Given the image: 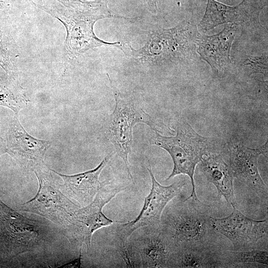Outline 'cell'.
Listing matches in <instances>:
<instances>
[{
    "label": "cell",
    "mask_w": 268,
    "mask_h": 268,
    "mask_svg": "<svg viewBox=\"0 0 268 268\" xmlns=\"http://www.w3.org/2000/svg\"><path fill=\"white\" fill-rule=\"evenodd\" d=\"M29 0L64 25L67 31L65 48L70 57L102 46L115 47L124 51L125 42H106L98 38L94 33V25L99 20L111 17L132 20L113 13L106 2L86 0L75 8H68L54 0Z\"/></svg>",
    "instance_id": "1"
},
{
    "label": "cell",
    "mask_w": 268,
    "mask_h": 268,
    "mask_svg": "<svg viewBox=\"0 0 268 268\" xmlns=\"http://www.w3.org/2000/svg\"><path fill=\"white\" fill-rule=\"evenodd\" d=\"M161 218V226L177 248L213 245L217 233L206 206L188 197L170 205Z\"/></svg>",
    "instance_id": "2"
},
{
    "label": "cell",
    "mask_w": 268,
    "mask_h": 268,
    "mask_svg": "<svg viewBox=\"0 0 268 268\" xmlns=\"http://www.w3.org/2000/svg\"><path fill=\"white\" fill-rule=\"evenodd\" d=\"M108 78L115 100L113 112L106 119L104 132L106 139L114 146L117 155L123 160L130 178L134 181L129 155L132 152L133 131L135 125L143 123L159 133L156 124L142 106V98L137 93L121 92Z\"/></svg>",
    "instance_id": "3"
},
{
    "label": "cell",
    "mask_w": 268,
    "mask_h": 268,
    "mask_svg": "<svg viewBox=\"0 0 268 268\" xmlns=\"http://www.w3.org/2000/svg\"><path fill=\"white\" fill-rule=\"evenodd\" d=\"M176 131V134L173 136L161 135L154 131L149 143L164 149L172 158L173 170L166 180L180 174L188 175L192 185V193L188 197L198 199L195 170L203 157L209 154L210 141L208 138L198 134L185 120L177 123Z\"/></svg>",
    "instance_id": "4"
},
{
    "label": "cell",
    "mask_w": 268,
    "mask_h": 268,
    "mask_svg": "<svg viewBox=\"0 0 268 268\" xmlns=\"http://www.w3.org/2000/svg\"><path fill=\"white\" fill-rule=\"evenodd\" d=\"M33 171L39 180V190L33 199L21 204V210L66 227L77 206L61 191L62 185L56 182L50 172L42 169V167Z\"/></svg>",
    "instance_id": "5"
},
{
    "label": "cell",
    "mask_w": 268,
    "mask_h": 268,
    "mask_svg": "<svg viewBox=\"0 0 268 268\" xmlns=\"http://www.w3.org/2000/svg\"><path fill=\"white\" fill-rule=\"evenodd\" d=\"M124 190L103 185L90 203L74 211L66 226L67 236L72 244L81 246L84 244L87 251H90L93 233L113 223L103 213V208Z\"/></svg>",
    "instance_id": "6"
},
{
    "label": "cell",
    "mask_w": 268,
    "mask_h": 268,
    "mask_svg": "<svg viewBox=\"0 0 268 268\" xmlns=\"http://www.w3.org/2000/svg\"><path fill=\"white\" fill-rule=\"evenodd\" d=\"M147 171L151 179L152 186L145 198L143 206L138 215L133 220L122 224L118 229V236L122 245H126L129 238L137 229L146 226H158L163 212L168 203L177 196L185 185L179 181L168 186H163L156 180L148 160Z\"/></svg>",
    "instance_id": "7"
},
{
    "label": "cell",
    "mask_w": 268,
    "mask_h": 268,
    "mask_svg": "<svg viewBox=\"0 0 268 268\" xmlns=\"http://www.w3.org/2000/svg\"><path fill=\"white\" fill-rule=\"evenodd\" d=\"M215 230L231 242L235 251L258 248L259 242L268 237V220H256L248 217L237 207L232 213L222 218L211 216Z\"/></svg>",
    "instance_id": "8"
},
{
    "label": "cell",
    "mask_w": 268,
    "mask_h": 268,
    "mask_svg": "<svg viewBox=\"0 0 268 268\" xmlns=\"http://www.w3.org/2000/svg\"><path fill=\"white\" fill-rule=\"evenodd\" d=\"M6 137L7 153L20 166L33 171L42 167L51 143L28 134L21 125L18 115H15L9 123Z\"/></svg>",
    "instance_id": "9"
},
{
    "label": "cell",
    "mask_w": 268,
    "mask_h": 268,
    "mask_svg": "<svg viewBox=\"0 0 268 268\" xmlns=\"http://www.w3.org/2000/svg\"><path fill=\"white\" fill-rule=\"evenodd\" d=\"M146 227L133 246L128 244L129 248L138 253L143 268H168L177 249L175 243L161 224Z\"/></svg>",
    "instance_id": "10"
},
{
    "label": "cell",
    "mask_w": 268,
    "mask_h": 268,
    "mask_svg": "<svg viewBox=\"0 0 268 268\" xmlns=\"http://www.w3.org/2000/svg\"><path fill=\"white\" fill-rule=\"evenodd\" d=\"M229 147V166L234 178L245 182L258 194L266 195L268 191L258 170V157L267 156L268 141L259 148H252L236 144Z\"/></svg>",
    "instance_id": "11"
},
{
    "label": "cell",
    "mask_w": 268,
    "mask_h": 268,
    "mask_svg": "<svg viewBox=\"0 0 268 268\" xmlns=\"http://www.w3.org/2000/svg\"><path fill=\"white\" fill-rule=\"evenodd\" d=\"M260 10L253 0H243L235 6L227 5L216 0H207L206 10L199 27L201 31L206 32L228 23L245 24L258 18Z\"/></svg>",
    "instance_id": "12"
},
{
    "label": "cell",
    "mask_w": 268,
    "mask_h": 268,
    "mask_svg": "<svg viewBox=\"0 0 268 268\" xmlns=\"http://www.w3.org/2000/svg\"><path fill=\"white\" fill-rule=\"evenodd\" d=\"M112 156L108 154L95 168L74 175H64L54 170L53 172L60 176L64 181L62 190L67 196L77 201L82 206L90 203L102 188L103 183L99 177Z\"/></svg>",
    "instance_id": "13"
},
{
    "label": "cell",
    "mask_w": 268,
    "mask_h": 268,
    "mask_svg": "<svg viewBox=\"0 0 268 268\" xmlns=\"http://www.w3.org/2000/svg\"><path fill=\"white\" fill-rule=\"evenodd\" d=\"M236 27H226L213 35H201L197 40V52L213 72H222L231 63L230 50L236 33Z\"/></svg>",
    "instance_id": "14"
},
{
    "label": "cell",
    "mask_w": 268,
    "mask_h": 268,
    "mask_svg": "<svg viewBox=\"0 0 268 268\" xmlns=\"http://www.w3.org/2000/svg\"><path fill=\"white\" fill-rule=\"evenodd\" d=\"M223 253V251L213 245L177 248L169 268H225Z\"/></svg>",
    "instance_id": "15"
},
{
    "label": "cell",
    "mask_w": 268,
    "mask_h": 268,
    "mask_svg": "<svg viewBox=\"0 0 268 268\" xmlns=\"http://www.w3.org/2000/svg\"><path fill=\"white\" fill-rule=\"evenodd\" d=\"M201 168L207 181L216 188L218 195L222 196L232 207H237L233 188V176L229 165L220 155L204 156Z\"/></svg>",
    "instance_id": "16"
},
{
    "label": "cell",
    "mask_w": 268,
    "mask_h": 268,
    "mask_svg": "<svg viewBox=\"0 0 268 268\" xmlns=\"http://www.w3.org/2000/svg\"><path fill=\"white\" fill-rule=\"evenodd\" d=\"M29 100L26 95L25 89L17 80L6 76L0 81V106L10 109L15 115L27 106Z\"/></svg>",
    "instance_id": "17"
},
{
    "label": "cell",
    "mask_w": 268,
    "mask_h": 268,
    "mask_svg": "<svg viewBox=\"0 0 268 268\" xmlns=\"http://www.w3.org/2000/svg\"><path fill=\"white\" fill-rule=\"evenodd\" d=\"M18 51L14 39L0 24V67L9 78L17 80Z\"/></svg>",
    "instance_id": "18"
},
{
    "label": "cell",
    "mask_w": 268,
    "mask_h": 268,
    "mask_svg": "<svg viewBox=\"0 0 268 268\" xmlns=\"http://www.w3.org/2000/svg\"><path fill=\"white\" fill-rule=\"evenodd\" d=\"M223 255L225 268L248 263L258 264L265 266L268 265L267 250L256 248L239 251L224 250Z\"/></svg>",
    "instance_id": "19"
},
{
    "label": "cell",
    "mask_w": 268,
    "mask_h": 268,
    "mask_svg": "<svg viewBox=\"0 0 268 268\" xmlns=\"http://www.w3.org/2000/svg\"><path fill=\"white\" fill-rule=\"evenodd\" d=\"M243 64L250 69V73H260L268 76L267 55L257 57L246 56Z\"/></svg>",
    "instance_id": "20"
},
{
    "label": "cell",
    "mask_w": 268,
    "mask_h": 268,
    "mask_svg": "<svg viewBox=\"0 0 268 268\" xmlns=\"http://www.w3.org/2000/svg\"><path fill=\"white\" fill-rule=\"evenodd\" d=\"M68 8H75L86 0H54Z\"/></svg>",
    "instance_id": "21"
},
{
    "label": "cell",
    "mask_w": 268,
    "mask_h": 268,
    "mask_svg": "<svg viewBox=\"0 0 268 268\" xmlns=\"http://www.w3.org/2000/svg\"><path fill=\"white\" fill-rule=\"evenodd\" d=\"M149 11L153 14H156L158 11L157 0H143Z\"/></svg>",
    "instance_id": "22"
},
{
    "label": "cell",
    "mask_w": 268,
    "mask_h": 268,
    "mask_svg": "<svg viewBox=\"0 0 268 268\" xmlns=\"http://www.w3.org/2000/svg\"><path fill=\"white\" fill-rule=\"evenodd\" d=\"M80 260H81V255H80L79 258L74 260L73 261L69 263H67L65 265H64L65 267H64L79 268L80 267V265H81Z\"/></svg>",
    "instance_id": "23"
},
{
    "label": "cell",
    "mask_w": 268,
    "mask_h": 268,
    "mask_svg": "<svg viewBox=\"0 0 268 268\" xmlns=\"http://www.w3.org/2000/svg\"><path fill=\"white\" fill-rule=\"evenodd\" d=\"M5 153H7L6 141L0 136V156Z\"/></svg>",
    "instance_id": "24"
},
{
    "label": "cell",
    "mask_w": 268,
    "mask_h": 268,
    "mask_svg": "<svg viewBox=\"0 0 268 268\" xmlns=\"http://www.w3.org/2000/svg\"><path fill=\"white\" fill-rule=\"evenodd\" d=\"M7 0H0V13L4 7Z\"/></svg>",
    "instance_id": "25"
},
{
    "label": "cell",
    "mask_w": 268,
    "mask_h": 268,
    "mask_svg": "<svg viewBox=\"0 0 268 268\" xmlns=\"http://www.w3.org/2000/svg\"><path fill=\"white\" fill-rule=\"evenodd\" d=\"M2 78H3L1 76H0V81L2 79Z\"/></svg>",
    "instance_id": "26"
}]
</instances>
